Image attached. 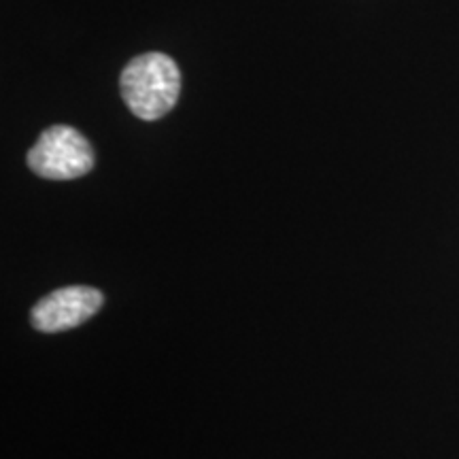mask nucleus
<instances>
[{"instance_id": "1", "label": "nucleus", "mask_w": 459, "mask_h": 459, "mask_svg": "<svg viewBox=\"0 0 459 459\" xmlns=\"http://www.w3.org/2000/svg\"><path fill=\"white\" fill-rule=\"evenodd\" d=\"M122 99L132 113L145 122L169 115L181 94V73L177 62L160 51L136 56L124 68Z\"/></svg>"}, {"instance_id": "2", "label": "nucleus", "mask_w": 459, "mask_h": 459, "mask_svg": "<svg viewBox=\"0 0 459 459\" xmlns=\"http://www.w3.org/2000/svg\"><path fill=\"white\" fill-rule=\"evenodd\" d=\"M96 156L90 141L71 126H51L28 152V166L51 181H71L94 169Z\"/></svg>"}, {"instance_id": "3", "label": "nucleus", "mask_w": 459, "mask_h": 459, "mask_svg": "<svg viewBox=\"0 0 459 459\" xmlns=\"http://www.w3.org/2000/svg\"><path fill=\"white\" fill-rule=\"evenodd\" d=\"M102 300L105 298L94 287H62L37 302L30 315L32 325L48 334L77 328L100 311Z\"/></svg>"}]
</instances>
